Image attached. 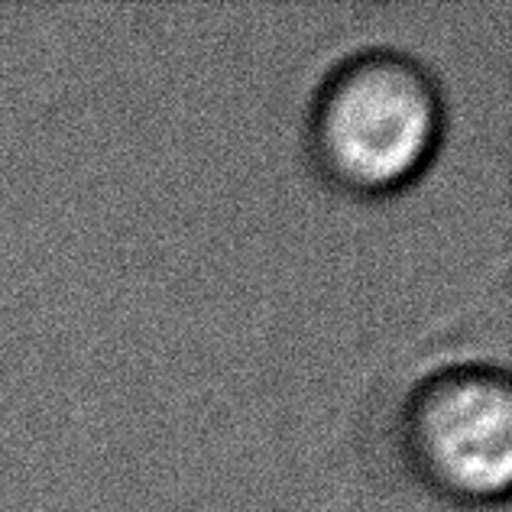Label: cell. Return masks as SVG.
Wrapping results in <instances>:
<instances>
[{"label":"cell","instance_id":"2","mask_svg":"<svg viewBox=\"0 0 512 512\" xmlns=\"http://www.w3.org/2000/svg\"><path fill=\"white\" fill-rule=\"evenodd\" d=\"M402 464L431 496L490 509L512 487V383L496 363L464 360L428 370L399 406Z\"/></svg>","mask_w":512,"mask_h":512},{"label":"cell","instance_id":"1","mask_svg":"<svg viewBox=\"0 0 512 512\" xmlns=\"http://www.w3.org/2000/svg\"><path fill=\"white\" fill-rule=\"evenodd\" d=\"M448 101L428 65L393 46L347 52L315 85L305 150L318 179L350 198H393L435 166Z\"/></svg>","mask_w":512,"mask_h":512}]
</instances>
